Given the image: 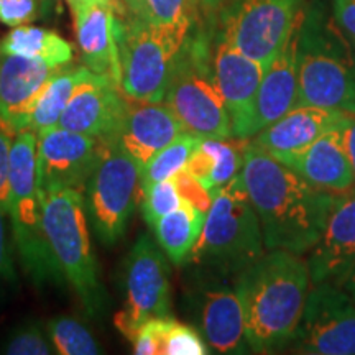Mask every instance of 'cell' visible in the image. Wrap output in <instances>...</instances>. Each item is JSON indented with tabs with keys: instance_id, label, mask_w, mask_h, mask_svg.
I'll list each match as a JSON object with an SVG mask.
<instances>
[{
	"instance_id": "cell-1",
	"label": "cell",
	"mask_w": 355,
	"mask_h": 355,
	"mask_svg": "<svg viewBox=\"0 0 355 355\" xmlns=\"http://www.w3.org/2000/svg\"><path fill=\"white\" fill-rule=\"evenodd\" d=\"M241 176L259 216L266 250L306 254L316 245L336 196L309 184L245 140Z\"/></svg>"
},
{
	"instance_id": "cell-2",
	"label": "cell",
	"mask_w": 355,
	"mask_h": 355,
	"mask_svg": "<svg viewBox=\"0 0 355 355\" xmlns=\"http://www.w3.org/2000/svg\"><path fill=\"white\" fill-rule=\"evenodd\" d=\"M309 279L308 261L288 250H270L234 279L252 352L290 347L303 316Z\"/></svg>"
},
{
	"instance_id": "cell-3",
	"label": "cell",
	"mask_w": 355,
	"mask_h": 355,
	"mask_svg": "<svg viewBox=\"0 0 355 355\" xmlns=\"http://www.w3.org/2000/svg\"><path fill=\"white\" fill-rule=\"evenodd\" d=\"M355 115V53L321 0L301 10L296 105Z\"/></svg>"
},
{
	"instance_id": "cell-4",
	"label": "cell",
	"mask_w": 355,
	"mask_h": 355,
	"mask_svg": "<svg viewBox=\"0 0 355 355\" xmlns=\"http://www.w3.org/2000/svg\"><path fill=\"white\" fill-rule=\"evenodd\" d=\"M263 234L239 173L212 194L198 242L188 257L201 272L235 279L263 255Z\"/></svg>"
},
{
	"instance_id": "cell-5",
	"label": "cell",
	"mask_w": 355,
	"mask_h": 355,
	"mask_svg": "<svg viewBox=\"0 0 355 355\" xmlns=\"http://www.w3.org/2000/svg\"><path fill=\"white\" fill-rule=\"evenodd\" d=\"M40 196L44 232L64 282L76 293L89 318L101 316L107 308V293L89 237L84 194L74 189H56L40 191Z\"/></svg>"
},
{
	"instance_id": "cell-6",
	"label": "cell",
	"mask_w": 355,
	"mask_h": 355,
	"mask_svg": "<svg viewBox=\"0 0 355 355\" xmlns=\"http://www.w3.org/2000/svg\"><path fill=\"white\" fill-rule=\"evenodd\" d=\"M37 139L32 130L17 132L13 139L8 217L21 270L35 286L43 288L66 282L44 232L37 183Z\"/></svg>"
},
{
	"instance_id": "cell-7",
	"label": "cell",
	"mask_w": 355,
	"mask_h": 355,
	"mask_svg": "<svg viewBox=\"0 0 355 355\" xmlns=\"http://www.w3.org/2000/svg\"><path fill=\"white\" fill-rule=\"evenodd\" d=\"M163 102L194 135L206 139H234L224 97L214 79L209 55V35L194 26L178 53Z\"/></svg>"
},
{
	"instance_id": "cell-8",
	"label": "cell",
	"mask_w": 355,
	"mask_h": 355,
	"mask_svg": "<svg viewBox=\"0 0 355 355\" xmlns=\"http://www.w3.org/2000/svg\"><path fill=\"white\" fill-rule=\"evenodd\" d=\"M191 28L150 24L127 12L119 15V89L128 99L162 102L176 56Z\"/></svg>"
},
{
	"instance_id": "cell-9",
	"label": "cell",
	"mask_w": 355,
	"mask_h": 355,
	"mask_svg": "<svg viewBox=\"0 0 355 355\" xmlns=\"http://www.w3.org/2000/svg\"><path fill=\"white\" fill-rule=\"evenodd\" d=\"M209 30L224 35L235 48L265 71L290 37L304 0H198Z\"/></svg>"
},
{
	"instance_id": "cell-10",
	"label": "cell",
	"mask_w": 355,
	"mask_h": 355,
	"mask_svg": "<svg viewBox=\"0 0 355 355\" xmlns=\"http://www.w3.org/2000/svg\"><path fill=\"white\" fill-rule=\"evenodd\" d=\"M99 162L84 191V204L101 243L112 247L127 232L139 202L140 166L117 140H102Z\"/></svg>"
},
{
	"instance_id": "cell-11",
	"label": "cell",
	"mask_w": 355,
	"mask_h": 355,
	"mask_svg": "<svg viewBox=\"0 0 355 355\" xmlns=\"http://www.w3.org/2000/svg\"><path fill=\"white\" fill-rule=\"evenodd\" d=\"M123 288L125 301L115 314V326L128 340L148 319L170 316V265L150 235H140L128 252Z\"/></svg>"
},
{
	"instance_id": "cell-12",
	"label": "cell",
	"mask_w": 355,
	"mask_h": 355,
	"mask_svg": "<svg viewBox=\"0 0 355 355\" xmlns=\"http://www.w3.org/2000/svg\"><path fill=\"white\" fill-rule=\"evenodd\" d=\"M295 352L355 355V301L332 282L316 283L306 298L295 339Z\"/></svg>"
},
{
	"instance_id": "cell-13",
	"label": "cell",
	"mask_w": 355,
	"mask_h": 355,
	"mask_svg": "<svg viewBox=\"0 0 355 355\" xmlns=\"http://www.w3.org/2000/svg\"><path fill=\"white\" fill-rule=\"evenodd\" d=\"M207 35L212 73L229 112L232 137L237 140L252 139L255 135L257 94L265 68L216 30Z\"/></svg>"
},
{
	"instance_id": "cell-14",
	"label": "cell",
	"mask_w": 355,
	"mask_h": 355,
	"mask_svg": "<svg viewBox=\"0 0 355 355\" xmlns=\"http://www.w3.org/2000/svg\"><path fill=\"white\" fill-rule=\"evenodd\" d=\"M38 189H74L84 194L104 141L60 125L37 135Z\"/></svg>"
},
{
	"instance_id": "cell-15",
	"label": "cell",
	"mask_w": 355,
	"mask_h": 355,
	"mask_svg": "<svg viewBox=\"0 0 355 355\" xmlns=\"http://www.w3.org/2000/svg\"><path fill=\"white\" fill-rule=\"evenodd\" d=\"M227 282L217 275L201 272V279L189 296L194 326L217 354L252 352L245 337L241 300Z\"/></svg>"
},
{
	"instance_id": "cell-16",
	"label": "cell",
	"mask_w": 355,
	"mask_h": 355,
	"mask_svg": "<svg viewBox=\"0 0 355 355\" xmlns=\"http://www.w3.org/2000/svg\"><path fill=\"white\" fill-rule=\"evenodd\" d=\"M125 102L117 84L89 71L74 89L58 125L99 140H115Z\"/></svg>"
},
{
	"instance_id": "cell-17",
	"label": "cell",
	"mask_w": 355,
	"mask_h": 355,
	"mask_svg": "<svg viewBox=\"0 0 355 355\" xmlns=\"http://www.w3.org/2000/svg\"><path fill=\"white\" fill-rule=\"evenodd\" d=\"M69 10L83 66L119 86V10L104 0H89Z\"/></svg>"
},
{
	"instance_id": "cell-18",
	"label": "cell",
	"mask_w": 355,
	"mask_h": 355,
	"mask_svg": "<svg viewBox=\"0 0 355 355\" xmlns=\"http://www.w3.org/2000/svg\"><path fill=\"white\" fill-rule=\"evenodd\" d=\"M355 260V188L336 196L324 230L311 248L309 275L311 282H332L343 277Z\"/></svg>"
},
{
	"instance_id": "cell-19",
	"label": "cell",
	"mask_w": 355,
	"mask_h": 355,
	"mask_svg": "<svg viewBox=\"0 0 355 355\" xmlns=\"http://www.w3.org/2000/svg\"><path fill=\"white\" fill-rule=\"evenodd\" d=\"M184 130L166 102L128 99L115 140L140 168Z\"/></svg>"
},
{
	"instance_id": "cell-20",
	"label": "cell",
	"mask_w": 355,
	"mask_h": 355,
	"mask_svg": "<svg viewBox=\"0 0 355 355\" xmlns=\"http://www.w3.org/2000/svg\"><path fill=\"white\" fill-rule=\"evenodd\" d=\"M56 69L44 61L0 53V121L15 133L26 130L35 104Z\"/></svg>"
},
{
	"instance_id": "cell-21",
	"label": "cell",
	"mask_w": 355,
	"mask_h": 355,
	"mask_svg": "<svg viewBox=\"0 0 355 355\" xmlns=\"http://www.w3.org/2000/svg\"><path fill=\"white\" fill-rule=\"evenodd\" d=\"M344 127L332 128L306 148L282 155L277 159L318 189L344 193L355 183V175L344 146Z\"/></svg>"
},
{
	"instance_id": "cell-22",
	"label": "cell",
	"mask_w": 355,
	"mask_h": 355,
	"mask_svg": "<svg viewBox=\"0 0 355 355\" xmlns=\"http://www.w3.org/2000/svg\"><path fill=\"white\" fill-rule=\"evenodd\" d=\"M352 115L334 109L298 105L257 133L254 144L272 157L296 153L332 128L347 125Z\"/></svg>"
},
{
	"instance_id": "cell-23",
	"label": "cell",
	"mask_w": 355,
	"mask_h": 355,
	"mask_svg": "<svg viewBox=\"0 0 355 355\" xmlns=\"http://www.w3.org/2000/svg\"><path fill=\"white\" fill-rule=\"evenodd\" d=\"M301 12L286 43L261 78L255 107V135L296 105L298 97V35ZM254 135V137H255Z\"/></svg>"
},
{
	"instance_id": "cell-24",
	"label": "cell",
	"mask_w": 355,
	"mask_h": 355,
	"mask_svg": "<svg viewBox=\"0 0 355 355\" xmlns=\"http://www.w3.org/2000/svg\"><path fill=\"white\" fill-rule=\"evenodd\" d=\"M245 140L206 139L188 159V170L201 181L204 188L214 194L241 173Z\"/></svg>"
},
{
	"instance_id": "cell-25",
	"label": "cell",
	"mask_w": 355,
	"mask_h": 355,
	"mask_svg": "<svg viewBox=\"0 0 355 355\" xmlns=\"http://www.w3.org/2000/svg\"><path fill=\"white\" fill-rule=\"evenodd\" d=\"M0 53L32 58L61 68L71 64L74 51L73 46L56 32L42 26L20 25L0 40Z\"/></svg>"
},
{
	"instance_id": "cell-26",
	"label": "cell",
	"mask_w": 355,
	"mask_h": 355,
	"mask_svg": "<svg viewBox=\"0 0 355 355\" xmlns=\"http://www.w3.org/2000/svg\"><path fill=\"white\" fill-rule=\"evenodd\" d=\"M206 212L196 209L183 201L180 207L163 216L153 225L158 247L175 265H183L198 242Z\"/></svg>"
},
{
	"instance_id": "cell-27",
	"label": "cell",
	"mask_w": 355,
	"mask_h": 355,
	"mask_svg": "<svg viewBox=\"0 0 355 355\" xmlns=\"http://www.w3.org/2000/svg\"><path fill=\"white\" fill-rule=\"evenodd\" d=\"M87 73L89 69L86 66L66 64L58 68L40 94L28 119L26 130H32L40 135L48 128L56 127L74 89L87 76Z\"/></svg>"
},
{
	"instance_id": "cell-28",
	"label": "cell",
	"mask_w": 355,
	"mask_h": 355,
	"mask_svg": "<svg viewBox=\"0 0 355 355\" xmlns=\"http://www.w3.org/2000/svg\"><path fill=\"white\" fill-rule=\"evenodd\" d=\"M201 137L194 135L188 130H183L171 144L155 153L144 166L140 168L139 193L146 186L158 183V181L171 180L178 171L188 165V159L194 150L201 145Z\"/></svg>"
},
{
	"instance_id": "cell-29",
	"label": "cell",
	"mask_w": 355,
	"mask_h": 355,
	"mask_svg": "<svg viewBox=\"0 0 355 355\" xmlns=\"http://www.w3.org/2000/svg\"><path fill=\"white\" fill-rule=\"evenodd\" d=\"M48 337L53 343L55 352L61 355H97L102 354L92 332L69 316H56L46 324Z\"/></svg>"
},
{
	"instance_id": "cell-30",
	"label": "cell",
	"mask_w": 355,
	"mask_h": 355,
	"mask_svg": "<svg viewBox=\"0 0 355 355\" xmlns=\"http://www.w3.org/2000/svg\"><path fill=\"white\" fill-rule=\"evenodd\" d=\"M144 7L153 25L189 30L196 24L198 0H144Z\"/></svg>"
},
{
	"instance_id": "cell-31",
	"label": "cell",
	"mask_w": 355,
	"mask_h": 355,
	"mask_svg": "<svg viewBox=\"0 0 355 355\" xmlns=\"http://www.w3.org/2000/svg\"><path fill=\"white\" fill-rule=\"evenodd\" d=\"M139 202L141 206V214L150 227L157 224L158 219L170 214L183 204L180 193H178L175 181L165 180L146 186L139 193Z\"/></svg>"
},
{
	"instance_id": "cell-32",
	"label": "cell",
	"mask_w": 355,
	"mask_h": 355,
	"mask_svg": "<svg viewBox=\"0 0 355 355\" xmlns=\"http://www.w3.org/2000/svg\"><path fill=\"white\" fill-rule=\"evenodd\" d=\"M209 345L194 327L178 322L170 318L165 327L162 343V354L165 355H206Z\"/></svg>"
},
{
	"instance_id": "cell-33",
	"label": "cell",
	"mask_w": 355,
	"mask_h": 355,
	"mask_svg": "<svg viewBox=\"0 0 355 355\" xmlns=\"http://www.w3.org/2000/svg\"><path fill=\"white\" fill-rule=\"evenodd\" d=\"M2 352L10 355H48L55 352V347L42 327L30 322L12 332Z\"/></svg>"
},
{
	"instance_id": "cell-34",
	"label": "cell",
	"mask_w": 355,
	"mask_h": 355,
	"mask_svg": "<svg viewBox=\"0 0 355 355\" xmlns=\"http://www.w3.org/2000/svg\"><path fill=\"white\" fill-rule=\"evenodd\" d=\"M13 255H15V245H13L10 217L6 209L0 207V291L17 283Z\"/></svg>"
},
{
	"instance_id": "cell-35",
	"label": "cell",
	"mask_w": 355,
	"mask_h": 355,
	"mask_svg": "<svg viewBox=\"0 0 355 355\" xmlns=\"http://www.w3.org/2000/svg\"><path fill=\"white\" fill-rule=\"evenodd\" d=\"M170 316L153 318L141 324L130 343L133 345V352L139 355H155L162 354V343L165 327Z\"/></svg>"
},
{
	"instance_id": "cell-36",
	"label": "cell",
	"mask_w": 355,
	"mask_h": 355,
	"mask_svg": "<svg viewBox=\"0 0 355 355\" xmlns=\"http://www.w3.org/2000/svg\"><path fill=\"white\" fill-rule=\"evenodd\" d=\"M38 19H43L40 0H0V21L3 25L15 28Z\"/></svg>"
},
{
	"instance_id": "cell-37",
	"label": "cell",
	"mask_w": 355,
	"mask_h": 355,
	"mask_svg": "<svg viewBox=\"0 0 355 355\" xmlns=\"http://www.w3.org/2000/svg\"><path fill=\"white\" fill-rule=\"evenodd\" d=\"M173 181H175L178 193H180L181 199L189 206L196 207V209L207 212L209 211L212 204V194L204 188L201 181L198 178H194L191 173L183 168L173 176Z\"/></svg>"
},
{
	"instance_id": "cell-38",
	"label": "cell",
	"mask_w": 355,
	"mask_h": 355,
	"mask_svg": "<svg viewBox=\"0 0 355 355\" xmlns=\"http://www.w3.org/2000/svg\"><path fill=\"white\" fill-rule=\"evenodd\" d=\"M15 132L0 121V207L8 212L10 199V153Z\"/></svg>"
},
{
	"instance_id": "cell-39",
	"label": "cell",
	"mask_w": 355,
	"mask_h": 355,
	"mask_svg": "<svg viewBox=\"0 0 355 355\" xmlns=\"http://www.w3.org/2000/svg\"><path fill=\"white\" fill-rule=\"evenodd\" d=\"M332 17L352 44H355V0H332Z\"/></svg>"
},
{
	"instance_id": "cell-40",
	"label": "cell",
	"mask_w": 355,
	"mask_h": 355,
	"mask_svg": "<svg viewBox=\"0 0 355 355\" xmlns=\"http://www.w3.org/2000/svg\"><path fill=\"white\" fill-rule=\"evenodd\" d=\"M344 146L355 175V115H352L350 122L344 127Z\"/></svg>"
},
{
	"instance_id": "cell-41",
	"label": "cell",
	"mask_w": 355,
	"mask_h": 355,
	"mask_svg": "<svg viewBox=\"0 0 355 355\" xmlns=\"http://www.w3.org/2000/svg\"><path fill=\"white\" fill-rule=\"evenodd\" d=\"M336 285H339L344 291H347L355 301V260L349 265V268L345 270L343 277L337 279Z\"/></svg>"
},
{
	"instance_id": "cell-42",
	"label": "cell",
	"mask_w": 355,
	"mask_h": 355,
	"mask_svg": "<svg viewBox=\"0 0 355 355\" xmlns=\"http://www.w3.org/2000/svg\"><path fill=\"white\" fill-rule=\"evenodd\" d=\"M44 20L55 19L61 13V0H40Z\"/></svg>"
},
{
	"instance_id": "cell-43",
	"label": "cell",
	"mask_w": 355,
	"mask_h": 355,
	"mask_svg": "<svg viewBox=\"0 0 355 355\" xmlns=\"http://www.w3.org/2000/svg\"><path fill=\"white\" fill-rule=\"evenodd\" d=\"M121 2L125 6V8L133 15L141 17L145 19V7H144V0H121ZM146 20V19H145Z\"/></svg>"
},
{
	"instance_id": "cell-44",
	"label": "cell",
	"mask_w": 355,
	"mask_h": 355,
	"mask_svg": "<svg viewBox=\"0 0 355 355\" xmlns=\"http://www.w3.org/2000/svg\"><path fill=\"white\" fill-rule=\"evenodd\" d=\"M66 3H68V7L69 8H73V7H76V6H79V3H84V2H89V0H64ZM104 2H109V3H112V6L117 8L119 10V15H123V13H127L128 10L125 8V6H123V3L121 2V0H104Z\"/></svg>"
}]
</instances>
